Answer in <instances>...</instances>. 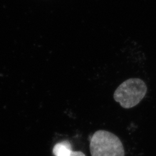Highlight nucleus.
Listing matches in <instances>:
<instances>
[{
  "label": "nucleus",
  "mask_w": 156,
  "mask_h": 156,
  "mask_svg": "<svg viewBox=\"0 0 156 156\" xmlns=\"http://www.w3.org/2000/svg\"><path fill=\"white\" fill-rule=\"evenodd\" d=\"M91 156H124L123 144L115 134L105 130L95 132L90 140Z\"/></svg>",
  "instance_id": "nucleus-1"
},
{
  "label": "nucleus",
  "mask_w": 156,
  "mask_h": 156,
  "mask_svg": "<svg viewBox=\"0 0 156 156\" xmlns=\"http://www.w3.org/2000/svg\"><path fill=\"white\" fill-rule=\"evenodd\" d=\"M147 87L139 78H131L124 81L115 90L113 98L122 107L129 109L137 105L147 93Z\"/></svg>",
  "instance_id": "nucleus-2"
},
{
  "label": "nucleus",
  "mask_w": 156,
  "mask_h": 156,
  "mask_svg": "<svg viewBox=\"0 0 156 156\" xmlns=\"http://www.w3.org/2000/svg\"><path fill=\"white\" fill-rule=\"evenodd\" d=\"M72 151V147L69 142L64 140L55 145L53 153L55 156H68Z\"/></svg>",
  "instance_id": "nucleus-3"
},
{
  "label": "nucleus",
  "mask_w": 156,
  "mask_h": 156,
  "mask_svg": "<svg viewBox=\"0 0 156 156\" xmlns=\"http://www.w3.org/2000/svg\"><path fill=\"white\" fill-rule=\"evenodd\" d=\"M68 156H86L83 152L80 151H71Z\"/></svg>",
  "instance_id": "nucleus-4"
}]
</instances>
